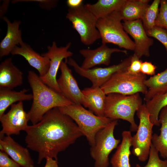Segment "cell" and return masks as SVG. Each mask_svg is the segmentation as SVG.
Returning a JSON list of instances; mask_svg holds the SVG:
<instances>
[{
	"mask_svg": "<svg viewBox=\"0 0 167 167\" xmlns=\"http://www.w3.org/2000/svg\"><path fill=\"white\" fill-rule=\"evenodd\" d=\"M136 114L139 123L136 133L132 137V153L139 161L144 162L148 158L154 125L150 121L145 104L137 110Z\"/></svg>",
	"mask_w": 167,
	"mask_h": 167,
	"instance_id": "obj_9",
	"label": "cell"
},
{
	"mask_svg": "<svg viewBox=\"0 0 167 167\" xmlns=\"http://www.w3.org/2000/svg\"><path fill=\"white\" fill-rule=\"evenodd\" d=\"M33 2H39L41 6L43 8H46L49 9L55 6L56 4V1L54 0H31Z\"/></svg>",
	"mask_w": 167,
	"mask_h": 167,
	"instance_id": "obj_35",
	"label": "cell"
},
{
	"mask_svg": "<svg viewBox=\"0 0 167 167\" xmlns=\"http://www.w3.org/2000/svg\"><path fill=\"white\" fill-rule=\"evenodd\" d=\"M142 62L137 56L134 54L131 56V64L126 69L129 73L138 74L140 72Z\"/></svg>",
	"mask_w": 167,
	"mask_h": 167,
	"instance_id": "obj_32",
	"label": "cell"
},
{
	"mask_svg": "<svg viewBox=\"0 0 167 167\" xmlns=\"http://www.w3.org/2000/svg\"><path fill=\"white\" fill-rule=\"evenodd\" d=\"M66 17L71 23L84 44L90 45L101 39L96 27L97 19L84 5L76 8H69Z\"/></svg>",
	"mask_w": 167,
	"mask_h": 167,
	"instance_id": "obj_7",
	"label": "cell"
},
{
	"mask_svg": "<svg viewBox=\"0 0 167 167\" xmlns=\"http://www.w3.org/2000/svg\"><path fill=\"white\" fill-rule=\"evenodd\" d=\"M118 125L117 120L112 121L96 134L94 145L91 146L90 156L94 160V167H108L109 156L117 148L120 140L114 135L115 128Z\"/></svg>",
	"mask_w": 167,
	"mask_h": 167,
	"instance_id": "obj_8",
	"label": "cell"
},
{
	"mask_svg": "<svg viewBox=\"0 0 167 167\" xmlns=\"http://www.w3.org/2000/svg\"><path fill=\"white\" fill-rule=\"evenodd\" d=\"M20 47L15 46L11 51L12 55H19L24 57L29 65L39 72L40 77L44 76L48 72L50 60L46 57L40 55L27 43L24 42Z\"/></svg>",
	"mask_w": 167,
	"mask_h": 167,
	"instance_id": "obj_17",
	"label": "cell"
},
{
	"mask_svg": "<svg viewBox=\"0 0 167 167\" xmlns=\"http://www.w3.org/2000/svg\"><path fill=\"white\" fill-rule=\"evenodd\" d=\"M156 68V66L151 62L145 61L142 63L140 72L145 75H154Z\"/></svg>",
	"mask_w": 167,
	"mask_h": 167,
	"instance_id": "obj_34",
	"label": "cell"
},
{
	"mask_svg": "<svg viewBox=\"0 0 167 167\" xmlns=\"http://www.w3.org/2000/svg\"><path fill=\"white\" fill-rule=\"evenodd\" d=\"M79 52L84 58L81 67L85 69L92 68L97 65L103 64L108 66L110 62L111 55L114 53H127L126 50L109 48L106 44H103L96 49H81Z\"/></svg>",
	"mask_w": 167,
	"mask_h": 167,
	"instance_id": "obj_15",
	"label": "cell"
},
{
	"mask_svg": "<svg viewBox=\"0 0 167 167\" xmlns=\"http://www.w3.org/2000/svg\"><path fill=\"white\" fill-rule=\"evenodd\" d=\"M8 156L4 152L0 151V167H21Z\"/></svg>",
	"mask_w": 167,
	"mask_h": 167,
	"instance_id": "obj_33",
	"label": "cell"
},
{
	"mask_svg": "<svg viewBox=\"0 0 167 167\" xmlns=\"http://www.w3.org/2000/svg\"><path fill=\"white\" fill-rule=\"evenodd\" d=\"M28 79L32 90L33 100L27 113L32 125L39 122L51 109L74 104L62 93L55 91L43 83L33 71H28Z\"/></svg>",
	"mask_w": 167,
	"mask_h": 167,
	"instance_id": "obj_2",
	"label": "cell"
},
{
	"mask_svg": "<svg viewBox=\"0 0 167 167\" xmlns=\"http://www.w3.org/2000/svg\"><path fill=\"white\" fill-rule=\"evenodd\" d=\"M122 135L121 143L118 146L110 161L112 167H131L129 156L132 136L129 131H123Z\"/></svg>",
	"mask_w": 167,
	"mask_h": 167,
	"instance_id": "obj_21",
	"label": "cell"
},
{
	"mask_svg": "<svg viewBox=\"0 0 167 167\" xmlns=\"http://www.w3.org/2000/svg\"><path fill=\"white\" fill-rule=\"evenodd\" d=\"M126 0H98L93 4L84 5L85 7L98 20L118 10Z\"/></svg>",
	"mask_w": 167,
	"mask_h": 167,
	"instance_id": "obj_25",
	"label": "cell"
},
{
	"mask_svg": "<svg viewBox=\"0 0 167 167\" xmlns=\"http://www.w3.org/2000/svg\"><path fill=\"white\" fill-rule=\"evenodd\" d=\"M122 24L125 32L134 39V54L139 58L143 56L149 57V48L153 44V40L147 35L141 20L124 21Z\"/></svg>",
	"mask_w": 167,
	"mask_h": 167,
	"instance_id": "obj_14",
	"label": "cell"
},
{
	"mask_svg": "<svg viewBox=\"0 0 167 167\" xmlns=\"http://www.w3.org/2000/svg\"><path fill=\"white\" fill-rule=\"evenodd\" d=\"M81 91L85 99L84 106L97 116H105L106 95L100 87H92L85 88Z\"/></svg>",
	"mask_w": 167,
	"mask_h": 167,
	"instance_id": "obj_20",
	"label": "cell"
},
{
	"mask_svg": "<svg viewBox=\"0 0 167 167\" xmlns=\"http://www.w3.org/2000/svg\"><path fill=\"white\" fill-rule=\"evenodd\" d=\"M159 153L151 143L148 161L146 164L142 166L137 164L135 167H167V160H163L161 159L159 157Z\"/></svg>",
	"mask_w": 167,
	"mask_h": 167,
	"instance_id": "obj_29",
	"label": "cell"
},
{
	"mask_svg": "<svg viewBox=\"0 0 167 167\" xmlns=\"http://www.w3.org/2000/svg\"><path fill=\"white\" fill-rule=\"evenodd\" d=\"M131 56L125 58L119 63L105 67L85 69L79 66L73 59H66L67 63L72 66L75 71L80 76L89 79L92 87H100L115 73L126 69L130 65Z\"/></svg>",
	"mask_w": 167,
	"mask_h": 167,
	"instance_id": "obj_10",
	"label": "cell"
},
{
	"mask_svg": "<svg viewBox=\"0 0 167 167\" xmlns=\"http://www.w3.org/2000/svg\"><path fill=\"white\" fill-rule=\"evenodd\" d=\"M159 14L155 25L167 30V0H161Z\"/></svg>",
	"mask_w": 167,
	"mask_h": 167,
	"instance_id": "obj_31",
	"label": "cell"
},
{
	"mask_svg": "<svg viewBox=\"0 0 167 167\" xmlns=\"http://www.w3.org/2000/svg\"><path fill=\"white\" fill-rule=\"evenodd\" d=\"M3 19L6 23L7 28L6 34L0 43L1 58L11 53L17 45H20L23 42L21 31L19 29L21 22L15 21L11 23L6 17H4Z\"/></svg>",
	"mask_w": 167,
	"mask_h": 167,
	"instance_id": "obj_19",
	"label": "cell"
},
{
	"mask_svg": "<svg viewBox=\"0 0 167 167\" xmlns=\"http://www.w3.org/2000/svg\"><path fill=\"white\" fill-rule=\"evenodd\" d=\"M25 131L27 147L38 153V164L47 157L57 160L59 152L83 135L74 121L58 108L49 111L37 123L28 126Z\"/></svg>",
	"mask_w": 167,
	"mask_h": 167,
	"instance_id": "obj_1",
	"label": "cell"
},
{
	"mask_svg": "<svg viewBox=\"0 0 167 167\" xmlns=\"http://www.w3.org/2000/svg\"><path fill=\"white\" fill-rule=\"evenodd\" d=\"M71 45V43L69 42L65 46L59 47L56 42L54 41L51 46H47V52L41 54L42 56L49 58L50 65L46 74L40 77L43 83L58 92H61L56 79L57 72L63 60L73 55V53L69 50Z\"/></svg>",
	"mask_w": 167,
	"mask_h": 167,
	"instance_id": "obj_11",
	"label": "cell"
},
{
	"mask_svg": "<svg viewBox=\"0 0 167 167\" xmlns=\"http://www.w3.org/2000/svg\"><path fill=\"white\" fill-rule=\"evenodd\" d=\"M59 68L61 74L57 81L61 93L73 103L84 105L85 98L65 59L61 62Z\"/></svg>",
	"mask_w": 167,
	"mask_h": 167,
	"instance_id": "obj_13",
	"label": "cell"
},
{
	"mask_svg": "<svg viewBox=\"0 0 167 167\" xmlns=\"http://www.w3.org/2000/svg\"><path fill=\"white\" fill-rule=\"evenodd\" d=\"M83 0H68L66 3L69 8H75L83 5Z\"/></svg>",
	"mask_w": 167,
	"mask_h": 167,
	"instance_id": "obj_36",
	"label": "cell"
},
{
	"mask_svg": "<svg viewBox=\"0 0 167 167\" xmlns=\"http://www.w3.org/2000/svg\"><path fill=\"white\" fill-rule=\"evenodd\" d=\"M23 83V73L8 58L0 65V88L11 89Z\"/></svg>",
	"mask_w": 167,
	"mask_h": 167,
	"instance_id": "obj_18",
	"label": "cell"
},
{
	"mask_svg": "<svg viewBox=\"0 0 167 167\" xmlns=\"http://www.w3.org/2000/svg\"><path fill=\"white\" fill-rule=\"evenodd\" d=\"M161 125L159 135H152V143L162 158L167 160V106L162 108L159 116Z\"/></svg>",
	"mask_w": 167,
	"mask_h": 167,
	"instance_id": "obj_23",
	"label": "cell"
},
{
	"mask_svg": "<svg viewBox=\"0 0 167 167\" xmlns=\"http://www.w3.org/2000/svg\"><path fill=\"white\" fill-rule=\"evenodd\" d=\"M142 105L139 93L126 95L113 93L106 95L104 116L112 120L122 119L129 122L131 131H136L138 126L134 115Z\"/></svg>",
	"mask_w": 167,
	"mask_h": 167,
	"instance_id": "obj_3",
	"label": "cell"
},
{
	"mask_svg": "<svg viewBox=\"0 0 167 167\" xmlns=\"http://www.w3.org/2000/svg\"><path fill=\"white\" fill-rule=\"evenodd\" d=\"M146 31L148 36L154 37L160 42L167 52V30L155 26L151 30Z\"/></svg>",
	"mask_w": 167,
	"mask_h": 167,
	"instance_id": "obj_30",
	"label": "cell"
},
{
	"mask_svg": "<svg viewBox=\"0 0 167 167\" xmlns=\"http://www.w3.org/2000/svg\"><path fill=\"white\" fill-rule=\"evenodd\" d=\"M58 108L74 121L91 146L95 144L97 133L112 121L105 116L96 115L80 104H73Z\"/></svg>",
	"mask_w": 167,
	"mask_h": 167,
	"instance_id": "obj_4",
	"label": "cell"
},
{
	"mask_svg": "<svg viewBox=\"0 0 167 167\" xmlns=\"http://www.w3.org/2000/svg\"><path fill=\"white\" fill-rule=\"evenodd\" d=\"M28 91L23 89L16 91L7 88H0V117L9 106L15 102L32 99V95L27 93Z\"/></svg>",
	"mask_w": 167,
	"mask_h": 167,
	"instance_id": "obj_24",
	"label": "cell"
},
{
	"mask_svg": "<svg viewBox=\"0 0 167 167\" xmlns=\"http://www.w3.org/2000/svg\"><path fill=\"white\" fill-rule=\"evenodd\" d=\"M10 110L0 117L2 129L0 137L18 135L20 131H25L29 119L27 113L24 110L22 101L11 105Z\"/></svg>",
	"mask_w": 167,
	"mask_h": 167,
	"instance_id": "obj_12",
	"label": "cell"
},
{
	"mask_svg": "<svg viewBox=\"0 0 167 167\" xmlns=\"http://www.w3.org/2000/svg\"><path fill=\"white\" fill-rule=\"evenodd\" d=\"M148 0H126L117 11L122 20L132 21L141 19L150 5Z\"/></svg>",
	"mask_w": 167,
	"mask_h": 167,
	"instance_id": "obj_22",
	"label": "cell"
},
{
	"mask_svg": "<svg viewBox=\"0 0 167 167\" xmlns=\"http://www.w3.org/2000/svg\"><path fill=\"white\" fill-rule=\"evenodd\" d=\"M122 20L117 11L97 20L96 27L102 44H112L120 48L134 51V42L124 30Z\"/></svg>",
	"mask_w": 167,
	"mask_h": 167,
	"instance_id": "obj_5",
	"label": "cell"
},
{
	"mask_svg": "<svg viewBox=\"0 0 167 167\" xmlns=\"http://www.w3.org/2000/svg\"><path fill=\"white\" fill-rule=\"evenodd\" d=\"M0 149L21 167H34L28 149L15 142L10 136L0 137Z\"/></svg>",
	"mask_w": 167,
	"mask_h": 167,
	"instance_id": "obj_16",
	"label": "cell"
},
{
	"mask_svg": "<svg viewBox=\"0 0 167 167\" xmlns=\"http://www.w3.org/2000/svg\"><path fill=\"white\" fill-rule=\"evenodd\" d=\"M46 163L44 167H58L57 160L52 158L47 157Z\"/></svg>",
	"mask_w": 167,
	"mask_h": 167,
	"instance_id": "obj_37",
	"label": "cell"
},
{
	"mask_svg": "<svg viewBox=\"0 0 167 167\" xmlns=\"http://www.w3.org/2000/svg\"><path fill=\"white\" fill-rule=\"evenodd\" d=\"M126 69L114 74L100 87L106 95L113 93L126 95L139 92L144 95L146 93L148 88L144 84L146 75L141 72L132 74Z\"/></svg>",
	"mask_w": 167,
	"mask_h": 167,
	"instance_id": "obj_6",
	"label": "cell"
},
{
	"mask_svg": "<svg viewBox=\"0 0 167 167\" xmlns=\"http://www.w3.org/2000/svg\"><path fill=\"white\" fill-rule=\"evenodd\" d=\"M161 0H154L146 10L141 20L146 31L152 28L159 14V6Z\"/></svg>",
	"mask_w": 167,
	"mask_h": 167,
	"instance_id": "obj_28",
	"label": "cell"
},
{
	"mask_svg": "<svg viewBox=\"0 0 167 167\" xmlns=\"http://www.w3.org/2000/svg\"><path fill=\"white\" fill-rule=\"evenodd\" d=\"M148 88L145 94L144 100L147 101L155 96L167 92V68L156 75H154L144 81Z\"/></svg>",
	"mask_w": 167,
	"mask_h": 167,
	"instance_id": "obj_26",
	"label": "cell"
},
{
	"mask_svg": "<svg viewBox=\"0 0 167 167\" xmlns=\"http://www.w3.org/2000/svg\"><path fill=\"white\" fill-rule=\"evenodd\" d=\"M149 114L151 122L154 125L160 126L159 116L160 111L167 106V92L162 94L155 96L145 104Z\"/></svg>",
	"mask_w": 167,
	"mask_h": 167,
	"instance_id": "obj_27",
	"label": "cell"
}]
</instances>
